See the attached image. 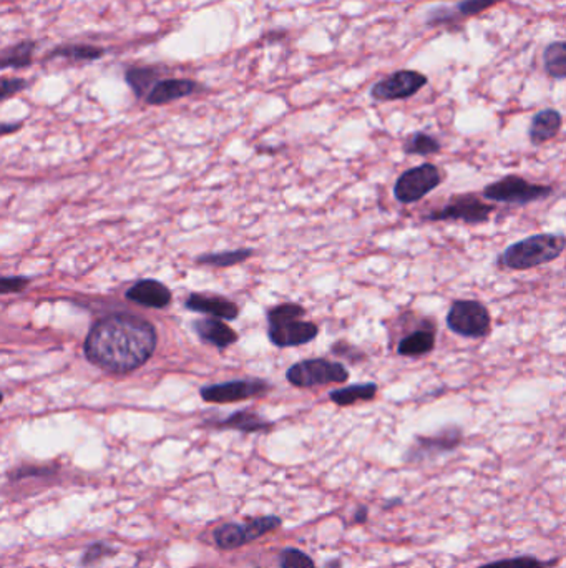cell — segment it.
Segmentation results:
<instances>
[{"label": "cell", "mask_w": 566, "mask_h": 568, "mask_svg": "<svg viewBox=\"0 0 566 568\" xmlns=\"http://www.w3.org/2000/svg\"><path fill=\"white\" fill-rule=\"evenodd\" d=\"M554 188L525 180L518 175H507L502 180L493 181L483 188V198L495 203L507 205H530L552 196Z\"/></svg>", "instance_id": "5"}, {"label": "cell", "mask_w": 566, "mask_h": 568, "mask_svg": "<svg viewBox=\"0 0 566 568\" xmlns=\"http://www.w3.org/2000/svg\"><path fill=\"white\" fill-rule=\"evenodd\" d=\"M404 154L407 155L428 156L440 154L442 145L436 137L425 133V131H415L411 133L402 145Z\"/></svg>", "instance_id": "25"}, {"label": "cell", "mask_w": 566, "mask_h": 568, "mask_svg": "<svg viewBox=\"0 0 566 568\" xmlns=\"http://www.w3.org/2000/svg\"><path fill=\"white\" fill-rule=\"evenodd\" d=\"M562 125H563L562 114L554 108H545L537 112L531 118V123L528 129V138L535 146L550 142L560 133Z\"/></svg>", "instance_id": "17"}, {"label": "cell", "mask_w": 566, "mask_h": 568, "mask_svg": "<svg viewBox=\"0 0 566 568\" xmlns=\"http://www.w3.org/2000/svg\"><path fill=\"white\" fill-rule=\"evenodd\" d=\"M215 543L221 550H234L248 543L243 524H224L213 532Z\"/></svg>", "instance_id": "26"}, {"label": "cell", "mask_w": 566, "mask_h": 568, "mask_svg": "<svg viewBox=\"0 0 566 568\" xmlns=\"http://www.w3.org/2000/svg\"><path fill=\"white\" fill-rule=\"evenodd\" d=\"M185 306L193 312L208 314L209 318H218L223 321H234L240 316V306L232 299L218 295L193 293L188 296Z\"/></svg>", "instance_id": "13"}, {"label": "cell", "mask_w": 566, "mask_h": 568, "mask_svg": "<svg viewBox=\"0 0 566 568\" xmlns=\"http://www.w3.org/2000/svg\"><path fill=\"white\" fill-rule=\"evenodd\" d=\"M272 386L270 383L261 377H248V379H234L228 383L205 386L200 390V396L205 402H211V404H232V402L251 399L261 394H268Z\"/></svg>", "instance_id": "10"}, {"label": "cell", "mask_w": 566, "mask_h": 568, "mask_svg": "<svg viewBox=\"0 0 566 568\" xmlns=\"http://www.w3.org/2000/svg\"><path fill=\"white\" fill-rule=\"evenodd\" d=\"M283 525V520L278 516L253 517L248 518L243 524L246 540L248 543L255 542L257 539L268 535L271 532H276Z\"/></svg>", "instance_id": "27"}, {"label": "cell", "mask_w": 566, "mask_h": 568, "mask_svg": "<svg viewBox=\"0 0 566 568\" xmlns=\"http://www.w3.org/2000/svg\"><path fill=\"white\" fill-rule=\"evenodd\" d=\"M377 392H379V386L375 383H360V384H350L346 388L331 390L329 399L333 400L335 406L349 407L358 402H369L375 399Z\"/></svg>", "instance_id": "22"}, {"label": "cell", "mask_w": 566, "mask_h": 568, "mask_svg": "<svg viewBox=\"0 0 566 568\" xmlns=\"http://www.w3.org/2000/svg\"><path fill=\"white\" fill-rule=\"evenodd\" d=\"M209 426L216 427V429L240 430L245 434H256V432H270L271 429L274 427V422L264 419L259 414L243 409V411L232 413L226 419L213 421V422H209Z\"/></svg>", "instance_id": "18"}, {"label": "cell", "mask_w": 566, "mask_h": 568, "mask_svg": "<svg viewBox=\"0 0 566 568\" xmlns=\"http://www.w3.org/2000/svg\"><path fill=\"white\" fill-rule=\"evenodd\" d=\"M200 91V85L192 78H160L153 89L145 97L146 104L160 106L190 97Z\"/></svg>", "instance_id": "12"}, {"label": "cell", "mask_w": 566, "mask_h": 568, "mask_svg": "<svg viewBox=\"0 0 566 568\" xmlns=\"http://www.w3.org/2000/svg\"><path fill=\"white\" fill-rule=\"evenodd\" d=\"M106 55V51L91 43H64L51 49L47 59H65L72 62H95Z\"/></svg>", "instance_id": "20"}, {"label": "cell", "mask_w": 566, "mask_h": 568, "mask_svg": "<svg viewBox=\"0 0 566 568\" xmlns=\"http://www.w3.org/2000/svg\"><path fill=\"white\" fill-rule=\"evenodd\" d=\"M286 379L291 386L299 389L342 384L349 379V369L342 362L329 361L326 358L304 359L286 371Z\"/></svg>", "instance_id": "4"}, {"label": "cell", "mask_w": 566, "mask_h": 568, "mask_svg": "<svg viewBox=\"0 0 566 568\" xmlns=\"http://www.w3.org/2000/svg\"><path fill=\"white\" fill-rule=\"evenodd\" d=\"M160 78H161L160 67H152V65L138 67L137 65V67H130L125 70V82L131 91L135 93L137 99H145Z\"/></svg>", "instance_id": "19"}, {"label": "cell", "mask_w": 566, "mask_h": 568, "mask_svg": "<svg viewBox=\"0 0 566 568\" xmlns=\"http://www.w3.org/2000/svg\"><path fill=\"white\" fill-rule=\"evenodd\" d=\"M28 82L20 77H0V102L26 91Z\"/></svg>", "instance_id": "33"}, {"label": "cell", "mask_w": 566, "mask_h": 568, "mask_svg": "<svg viewBox=\"0 0 566 568\" xmlns=\"http://www.w3.org/2000/svg\"><path fill=\"white\" fill-rule=\"evenodd\" d=\"M127 299L145 308L165 310L171 303V291L156 280H143L130 288Z\"/></svg>", "instance_id": "14"}, {"label": "cell", "mask_w": 566, "mask_h": 568, "mask_svg": "<svg viewBox=\"0 0 566 568\" xmlns=\"http://www.w3.org/2000/svg\"><path fill=\"white\" fill-rule=\"evenodd\" d=\"M442 180V173L434 163H422L400 175L394 185V196L402 205H412L432 193Z\"/></svg>", "instance_id": "7"}, {"label": "cell", "mask_w": 566, "mask_h": 568, "mask_svg": "<svg viewBox=\"0 0 566 568\" xmlns=\"http://www.w3.org/2000/svg\"><path fill=\"white\" fill-rule=\"evenodd\" d=\"M447 327L457 336L482 339L489 336L491 316L485 304L476 299H459L445 318Z\"/></svg>", "instance_id": "6"}, {"label": "cell", "mask_w": 566, "mask_h": 568, "mask_svg": "<svg viewBox=\"0 0 566 568\" xmlns=\"http://www.w3.org/2000/svg\"><path fill=\"white\" fill-rule=\"evenodd\" d=\"M193 331L203 343L211 344L219 351L230 348L240 339L238 333L232 329V326H228L218 318H205V320L194 321Z\"/></svg>", "instance_id": "15"}, {"label": "cell", "mask_w": 566, "mask_h": 568, "mask_svg": "<svg viewBox=\"0 0 566 568\" xmlns=\"http://www.w3.org/2000/svg\"><path fill=\"white\" fill-rule=\"evenodd\" d=\"M495 213L493 205H487L476 194L465 193L453 196L445 207L425 215L427 221H463L467 225H480L489 221Z\"/></svg>", "instance_id": "8"}, {"label": "cell", "mask_w": 566, "mask_h": 568, "mask_svg": "<svg viewBox=\"0 0 566 568\" xmlns=\"http://www.w3.org/2000/svg\"><path fill=\"white\" fill-rule=\"evenodd\" d=\"M306 312V308L296 303H283L266 311L271 344L284 349L312 343L319 335V326L303 321Z\"/></svg>", "instance_id": "2"}, {"label": "cell", "mask_w": 566, "mask_h": 568, "mask_svg": "<svg viewBox=\"0 0 566 568\" xmlns=\"http://www.w3.org/2000/svg\"><path fill=\"white\" fill-rule=\"evenodd\" d=\"M462 17L451 5H438L425 15V24L428 27H445L449 30H459Z\"/></svg>", "instance_id": "28"}, {"label": "cell", "mask_w": 566, "mask_h": 568, "mask_svg": "<svg viewBox=\"0 0 566 568\" xmlns=\"http://www.w3.org/2000/svg\"><path fill=\"white\" fill-rule=\"evenodd\" d=\"M428 83V78L417 70H397L375 82L371 97L375 102H396L417 95Z\"/></svg>", "instance_id": "9"}, {"label": "cell", "mask_w": 566, "mask_h": 568, "mask_svg": "<svg viewBox=\"0 0 566 568\" xmlns=\"http://www.w3.org/2000/svg\"><path fill=\"white\" fill-rule=\"evenodd\" d=\"M436 321H428L425 323L424 327H419L400 339L397 354L402 358L427 356L436 348Z\"/></svg>", "instance_id": "16"}, {"label": "cell", "mask_w": 566, "mask_h": 568, "mask_svg": "<svg viewBox=\"0 0 566 568\" xmlns=\"http://www.w3.org/2000/svg\"><path fill=\"white\" fill-rule=\"evenodd\" d=\"M500 2L502 0H462V2H459L455 5V11L459 12L462 19H467V17L480 15V13L485 12L487 9L500 4Z\"/></svg>", "instance_id": "32"}, {"label": "cell", "mask_w": 566, "mask_h": 568, "mask_svg": "<svg viewBox=\"0 0 566 568\" xmlns=\"http://www.w3.org/2000/svg\"><path fill=\"white\" fill-rule=\"evenodd\" d=\"M566 246L565 234L541 233L533 234L508 246L502 253L499 263L507 270L525 272L558 258Z\"/></svg>", "instance_id": "3"}, {"label": "cell", "mask_w": 566, "mask_h": 568, "mask_svg": "<svg viewBox=\"0 0 566 568\" xmlns=\"http://www.w3.org/2000/svg\"><path fill=\"white\" fill-rule=\"evenodd\" d=\"M156 344L153 324L133 314H110L91 326L83 351L103 371L129 375L153 356Z\"/></svg>", "instance_id": "1"}, {"label": "cell", "mask_w": 566, "mask_h": 568, "mask_svg": "<svg viewBox=\"0 0 566 568\" xmlns=\"http://www.w3.org/2000/svg\"><path fill=\"white\" fill-rule=\"evenodd\" d=\"M556 560H546L543 562L540 558H535L533 556H520L514 558H505V560H497L491 564H485L478 568H548L554 565Z\"/></svg>", "instance_id": "29"}, {"label": "cell", "mask_w": 566, "mask_h": 568, "mask_svg": "<svg viewBox=\"0 0 566 568\" xmlns=\"http://www.w3.org/2000/svg\"><path fill=\"white\" fill-rule=\"evenodd\" d=\"M279 564L281 568H316L314 560L306 552L293 547L284 548L279 556Z\"/></svg>", "instance_id": "30"}, {"label": "cell", "mask_w": 566, "mask_h": 568, "mask_svg": "<svg viewBox=\"0 0 566 568\" xmlns=\"http://www.w3.org/2000/svg\"><path fill=\"white\" fill-rule=\"evenodd\" d=\"M30 283V280L26 276H0V295H11V293H20L24 291Z\"/></svg>", "instance_id": "35"}, {"label": "cell", "mask_w": 566, "mask_h": 568, "mask_svg": "<svg viewBox=\"0 0 566 568\" xmlns=\"http://www.w3.org/2000/svg\"><path fill=\"white\" fill-rule=\"evenodd\" d=\"M22 129V123H4L0 122V137H5V135H12L15 131Z\"/></svg>", "instance_id": "36"}, {"label": "cell", "mask_w": 566, "mask_h": 568, "mask_svg": "<svg viewBox=\"0 0 566 568\" xmlns=\"http://www.w3.org/2000/svg\"><path fill=\"white\" fill-rule=\"evenodd\" d=\"M2 400H4V394L0 392V404H2Z\"/></svg>", "instance_id": "38"}, {"label": "cell", "mask_w": 566, "mask_h": 568, "mask_svg": "<svg viewBox=\"0 0 566 568\" xmlns=\"http://www.w3.org/2000/svg\"><path fill=\"white\" fill-rule=\"evenodd\" d=\"M543 67L546 75L554 80L566 78V42L556 40L550 43L543 52Z\"/></svg>", "instance_id": "23"}, {"label": "cell", "mask_w": 566, "mask_h": 568, "mask_svg": "<svg viewBox=\"0 0 566 568\" xmlns=\"http://www.w3.org/2000/svg\"><path fill=\"white\" fill-rule=\"evenodd\" d=\"M255 255V249L249 248H240V249H230V251H219V253H209L201 255L196 258L198 264L213 266V268H232L236 264H241Z\"/></svg>", "instance_id": "24"}, {"label": "cell", "mask_w": 566, "mask_h": 568, "mask_svg": "<svg viewBox=\"0 0 566 568\" xmlns=\"http://www.w3.org/2000/svg\"><path fill=\"white\" fill-rule=\"evenodd\" d=\"M462 429L449 426L440 429L434 436H417L405 454L407 462H422L440 454L455 451L462 442Z\"/></svg>", "instance_id": "11"}, {"label": "cell", "mask_w": 566, "mask_h": 568, "mask_svg": "<svg viewBox=\"0 0 566 568\" xmlns=\"http://www.w3.org/2000/svg\"><path fill=\"white\" fill-rule=\"evenodd\" d=\"M367 516H369V509L366 505H359L358 510L354 512L352 520H354V524H364L367 520Z\"/></svg>", "instance_id": "37"}, {"label": "cell", "mask_w": 566, "mask_h": 568, "mask_svg": "<svg viewBox=\"0 0 566 568\" xmlns=\"http://www.w3.org/2000/svg\"><path fill=\"white\" fill-rule=\"evenodd\" d=\"M116 554V548H114L110 543L93 542L87 547L85 554L82 556V565L83 567H91L93 564L100 562L102 558L106 556H114Z\"/></svg>", "instance_id": "31"}, {"label": "cell", "mask_w": 566, "mask_h": 568, "mask_svg": "<svg viewBox=\"0 0 566 568\" xmlns=\"http://www.w3.org/2000/svg\"><path fill=\"white\" fill-rule=\"evenodd\" d=\"M37 51V42L24 40L0 51V70L9 68H27L34 64Z\"/></svg>", "instance_id": "21"}, {"label": "cell", "mask_w": 566, "mask_h": 568, "mask_svg": "<svg viewBox=\"0 0 566 568\" xmlns=\"http://www.w3.org/2000/svg\"><path fill=\"white\" fill-rule=\"evenodd\" d=\"M55 474V469L51 467H34V465H24L15 469L11 474V480H24L28 477H51Z\"/></svg>", "instance_id": "34"}]
</instances>
